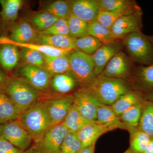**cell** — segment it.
Returning a JSON list of instances; mask_svg holds the SVG:
<instances>
[{"mask_svg":"<svg viewBox=\"0 0 153 153\" xmlns=\"http://www.w3.org/2000/svg\"><path fill=\"white\" fill-rule=\"evenodd\" d=\"M87 88L94 94L102 104L111 105L121 96L133 90L125 79L112 78L98 74Z\"/></svg>","mask_w":153,"mask_h":153,"instance_id":"cell-1","label":"cell"},{"mask_svg":"<svg viewBox=\"0 0 153 153\" xmlns=\"http://www.w3.org/2000/svg\"><path fill=\"white\" fill-rule=\"evenodd\" d=\"M2 91L10 97L21 114L40 101L39 91L20 77H9Z\"/></svg>","mask_w":153,"mask_h":153,"instance_id":"cell-2","label":"cell"},{"mask_svg":"<svg viewBox=\"0 0 153 153\" xmlns=\"http://www.w3.org/2000/svg\"><path fill=\"white\" fill-rule=\"evenodd\" d=\"M19 120L27 130L34 142L52 126L47 110L41 101L22 112Z\"/></svg>","mask_w":153,"mask_h":153,"instance_id":"cell-3","label":"cell"},{"mask_svg":"<svg viewBox=\"0 0 153 153\" xmlns=\"http://www.w3.org/2000/svg\"><path fill=\"white\" fill-rule=\"evenodd\" d=\"M123 45L134 61L143 66L153 63V47L147 36L141 31L134 32L124 38Z\"/></svg>","mask_w":153,"mask_h":153,"instance_id":"cell-4","label":"cell"},{"mask_svg":"<svg viewBox=\"0 0 153 153\" xmlns=\"http://www.w3.org/2000/svg\"><path fill=\"white\" fill-rule=\"evenodd\" d=\"M68 57L70 73L81 87H87L96 76L92 56L75 49Z\"/></svg>","mask_w":153,"mask_h":153,"instance_id":"cell-5","label":"cell"},{"mask_svg":"<svg viewBox=\"0 0 153 153\" xmlns=\"http://www.w3.org/2000/svg\"><path fill=\"white\" fill-rule=\"evenodd\" d=\"M0 137L24 151L29 148L33 140L30 133L19 119L1 124Z\"/></svg>","mask_w":153,"mask_h":153,"instance_id":"cell-6","label":"cell"},{"mask_svg":"<svg viewBox=\"0 0 153 153\" xmlns=\"http://www.w3.org/2000/svg\"><path fill=\"white\" fill-rule=\"evenodd\" d=\"M68 132L63 123L51 126L34 142V146L41 153H60V147Z\"/></svg>","mask_w":153,"mask_h":153,"instance_id":"cell-7","label":"cell"},{"mask_svg":"<svg viewBox=\"0 0 153 153\" xmlns=\"http://www.w3.org/2000/svg\"><path fill=\"white\" fill-rule=\"evenodd\" d=\"M73 105L86 119L95 122L97 109L101 104L86 87H81L73 94Z\"/></svg>","mask_w":153,"mask_h":153,"instance_id":"cell-8","label":"cell"},{"mask_svg":"<svg viewBox=\"0 0 153 153\" xmlns=\"http://www.w3.org/2000/svg\"><path fill=\"white\" fill-rule=\"evenodd\" d=\"M51 126L62 123L73 105V94L61 95L42 101Z\"/></svg>","mask_w":153,"mask_h":153,"instance_id":"cell-9","label":"cell"},{"mask_svg":"<svg viewBox=\"0 0 153 153\" xmlns=\"http://www.w3.org/2000/svg\"><path fill=\"white\" fill-rule=\"evenodd\" d=\"M19 74V77L27 82L39 91L49 88L52 77V74L45 68L29 64L20 69Z\"/></svg>","mask_w":153,"mask_h":153,"instance_id":"cell-10","label":"cell"},{"mask_svg":"<svg viewBox=\"0 0 153 153\" xmlns=\"http://www.w3.org/2000/svg\"><path fill=\"white\" fill-rule=\"evenodd\" d=\"M132 71L131 60L124 52L120 51L111 58L100 74L126 80L129 78Z\"/></svg>","mask_w":153,"mask_h":153,"instance_id":"cell-11","label":"cell"},{"mask_svg":"<svg viewBox=\"0 0 153 153\" xmlns=\"http://www.w3.org/2000/svg\"><path fill=\"white\" fill-rule=\"evenodd\" d=\"M142 12L125 15L115 22L111 28L114 38L117 40L124 38L134 32L141 31L142 27Z\"/></svg>","mask_w":153,"mask_h":153,"instance_id":"cell-12","label":"cell"},{"mask_svg":"<svg viewBox=\"0 0 153 153\" xmlns=\"http://www.w3.org/2000/svg\"><path fill=\"white\" fill-rule=\"evenodd\" d=\"M131 83L133 88L144 95L153 91V63L147 66H138L131 71Z\"/></svg>","mask_w":153,"mask_h":153,"instance_id":"cell-13","label":"cell"},{"mask_svg":"<svg viewBox=\"0 0 153 153\" xmlns=\"http://www.w3.org/2000/svg\"><path fill=\"white\" fill-rule=\"evenodd\" d=\"M71 14L89 24L95 22L100 12L97 0L70 1Z\"/></svg>","mask_w":153,"mask_h":153,"instance_id":"cell-14","label":"cell"},{"mask_svg":"<svg viewBox=\"0 0 153 153\" xmlns=\"http://www.w3.org/2000/svg\"><path fill=\"white\" fill-rule=\"evenodd\" d=\"M114 129L112 127L94 122L83 127L76 134L82 149L95 145L97 140L102 135Z\"/></svg>","mask_w":153,"mask_h":153,"instance_id":"cell-15","label":"cell"},{"mask_svg":"<svg viewBox=\"0 0 153 153\" xmlns=\"http://www.w3.org/2000/svg\"><path fill=\"white\" fill-rule=\"evenodd\" d=\"M121 46L116 42L113 44L102 45L91 55L96 75L101 74L107 64L114 56L120 52Z\"/></svg>","mask_w":153,"mask_h":153,"instance_id":"cell-16","label":"cell"},{"mask_svg":"<svg viewBox=\"0 0 153 153\" xmlns=\"http://www.w3.org/2000/svg\"><path fill=\"white\" fill-rule=\"evenodd\" d=\"M76 38L71 36L62 35H46L38 33V36L33 42L47 45L56 49L63 50H75Z\"/></svg>","mask_w":153,"mask_h":153,"instance_id":"cell-17","label":"cell"},{"mask_svg":"<svg viewBox=\"0 0 153 153\" xmlns=\"http://www.w3.org/2000/svg\"><path fill=\"white\" fill-rule=\"evenodd\" d=\"M38 32L30 23L23 21L16 25L11 32V41L21 44L33 43L38 36Z\"/></svg>","mask_w":153,"mask_h":153,"instance_id":"cell-18","label":"cell"},{"mask_svg":"<svg viewBox=\"0 0 153 153\" xmlns=\"http://www.w3.org/2000/svg\"><path fill=\"white\" fill-rule=\"evenodd\" d=\"M96 123L128 131V128L121 121L119 116L114 111L111 105L101 104L97 112Z\"/></svg>","mask_w":153,"mask_h":153,"instance_id":"cell-19","label":"cell"},{"mask_svg":"<svg viewBox=\"0 0 153 153\" xmlns=\"http://www.w3.org/2000/svg\"><path fill=\"white\" fill-rule=\"evenodd\" d=\"M1 45L0 64L6 71H12L17 66L21 59L18 47L7 43Z\"/></svg>","mask_w":153,"mask_h":153,"instance_id":"cell-20","label":"cell"},{"mask_svg":"<svg viewBox=\"0 0 153 153\" xmlns=\"http://www.w3.org/2000/svg\"><path fill=\"white\" fill-rule=\"evenodd\" d=\"M77 83L71 73L56 74L52 76L49 87L55 93L66 95L74 90Z\"/></svg>","mask_w":153,"mask_h":153,"instance_id":"cell-21","label":"cell"},{"mask_svg":"<svg viewBox=\"0 0 153 153\" xmlns=\"http://www.w3.org/2000/svg\"><path fill=\"white\" fill-rule=\"evenodd\" d=\"M144 96L141 92L133 89L121 96L111 105V107L119 116L134 105L143 102L145 100Z\"/></svg>","mask_w":153,"mask_h":153,"instance_id":"cell-22","label":"cell"},{"mask_svg":"<svg viewBox=\"0 0 153 153\" xmlns=\"http://www.w3.org/2000/svg\"><path fill=\"white\" fill-rule=\"evenodd\" d=\"M6 43L13 44L17 46V47H20L22 48H26V49L36 50L41 52L45 56H67L73 50H63V49H56L50 46L41 45V44H36V43L21 44V43H16L11 41L9 38H2L0 39V44H6Z\"/></svg>","mask_w":153,"mask_h":153,"instance_id":"cell-23","label":"cell"},{"mask_svg":"<svg viewBox=\"0 0 153 153\" xmlns=\"http://www.w3.org/2000/svg\"><path fill=\"white\" fill-rule=\"evenodd\" d=\"M140 11H142L141 9L138 5L131 7L117 10L109 12L100 11L97 21L111 30L115 22L120 17Z\"/></svg>","mask_w":153,"mask_h":153,"instance_id":"cell-24","label":"cell"},{"mask_svg":"<svg viewBox=\"0 0 153 153\" xmlns=\"http://www.w3.org/2000/svg\"><path fill=\"white\" fill-rule=\"evenodd\" d=\"M44 68L49 71L52 76L56 74L70 73L68 55L61 56L44 55Z\"/></svg>","mask_w":153,"mask_h":153,"instance_id":"cell-25","label":"cell"},{"mask_svg":"<svg viewBox=\"0 0 153 153\" xmlns=\"http://www.w3.org/2000/svg\"><path fill=\"white\" fill-rule=\"evenodd\" d=\"M20 114L10 97L0 91V123L19 119Z\"/></svg>","mask_w":153,"mask_h":153,"instance_id":"cell-26","label":"cell"},{"mask_svg":"<svg viewBox=\"0 0 153 153\" xmlns=\"http://www.w3.org/2000/svg\"><path fill=\"white\" fill-rule=\"evenodd\" d=\"M94 122L86 119L72 105L62 123L69 132L77 133L83 127Z\"/></svg>","mask_w":153,"mask_h":153,"instance_id":"cell-27","label":"cell"},{"mask_svg":"<svg viewBox=\"0 0 153 153\" xmlns=\"http://www.w3.org/2000/svg\"><path fill=\"white\" fill-rule=\"evenodd\" d=\"M138 129L153 138V102L144 100Z\"/></svg>","mask_w":153,"mask_h":153,"instance_id":"cell-28","label":"cell"},{"mask_svg":"<svg viewBox=\"0 0 153 153\" xmlns=\"http://www.w3.org/2000/svg\"><path fill=\"white\" fill-rule=\"evenodd\" d=\"M88 35L98 39L103 45L116 43L117 39L114 38L111 30L105 27L97 21L88 24Z\"/></svg>","mask_w":153,"mask_h":153,"instance_id":"cell-29","label":"cell"},{"mask_svg":"<svg viewBox=\"0 0 153 153\" xmlns=\"http://www.w3.org/2000/svg\"><path fill=\"white\" fill-rule=\"evenodd\" d=\"M23 3L22 0H0L1 7L0 16L2 21L5 22L15 21L18 16Z\"/></svg>","mask_w":153,"mask_h":153,"instance_id":"cell-30","label":"cell"},{"mask_svg":"<svg viewBox=\"0 0 153 153\" xmlns=\"http://www.w3.org/2000/svg\"><path fill=\"white\" fill-rule=\"evenodd\" d=\"M130 146L129 149L132 153H143L152 138L138 128L131 130Z\"/></svg>","mask_w":153,"mask_h":153,"instance_id":"cell-31","label":"cell"},{"mask_svg":"<svg viewBox=\"0 0 153 153\" xmlns=\"http://www.w3.org/2000/svg\"><path fill=\"white\" fill-rule=\"evenodd\" d=\"M43 11L51 14L57 19L67 20L71 14L70 1H54L45 6Z\"/></svg>","mask_w":153,"mask_h":153,"instance_id":"cell-32","label":"cell"},{"mask_svg":"<svg viewBox=\"0 0 153 153\" xmlns=\"http://www.w3.org/2000/svg\"><path fill=\"white\" fill-rule=\"evenodd\" d=\"M143 103L134 105L119 115L121 121L128 128V131L133 129L138 128L141 115Z\"/></svg>","mask_w":153,"mask_h":153,"instance_id":"cell-33","label":"cell"},{"mask_svg":"<svg viewBox=\"0 0 153 153\" xmlns=\"http://www.w3.org/2000/svg\"><path fill=\"white\" fill-rule=\"evenodd\" d=\"M103 45L98 39L91 36L76 38L75 49L87 55H92Z\"/></svg>","mask_w":153,"mask_h":153,"instance_id":"cell-34","label":"cell"},{"mask_svg":"<svg viewBox=\"0 0 153 153\" xmlns=\"http://www.w3.org/2000/svg\"><path fill=\"white\" fill-rule=\"evenodd\" d=\"M70 36L79 38L88 36V23L71 14L67 20Z\"/></svg>","mask_w":153,"mask_h":153,"instance_id":"cell-35","label":"cell"},{"mask_svg":"<svg viewBox=\"0 0 153 153\" xmlns=\"http://www.w3.org/2000/svg\"><path fill=\"white\" fill-rule=\"evenodd\" d=\"M58 19L51 14L43 11L32 17L31 24L37 32L40 33L49 29Z\"/></svg>","mask_w":153,"mask_h":153,"instance_id":"cell-36","label":"cell"},{"mask_svg":"<svg viewBox=\"0 0 153 153\" xmlns=\"http://www.w3.org/2000/svg\"><path fill=\"white\" fill-rule=\"evenodd\" d=\"M100 11H114L137 5L135 1L130 0H97Z\"/></svg>","mask_w":153,"mask_h":153,"instance_id":"cell-37","label":"cell"},{"mask_svg":"<svg viewBox=\"0 0 153 153\" xmlns=\"http://www.w3.org/2000/svg\"><path fill=\"white\" fill-rule=\"evenodd\" d=\"M19 53L21 59L27 64L44 68V55L41 52L32 49L22 48Z\"/></svg>","mask_w":153,"mask_h":153,"instance_id":"cell-38","label":"cell"},{"mask_svg":"<svg viewBox=\"0 0 153 153\" xmlns=\"http://www.w3.org/2000/svg\"><path fill=\"white\" fill-rule=\"evenodd\" d=\"M82 149V145L76 133L68 132L63 140L60 153H78Z\"/></svg>","mask_w":153,"mask_h":153,"instance_id":"cell-39","label":"cell"},{"mask_svg":"<svg viewBox=\"0 0 153 153\" xmlns=\"http://www.w3.org/2000/svg\"><path fill=\"white\" fill-rule=\"evenodd\" d=\"M39 33L46 35L71 36L67 20L63 19H58L49 29Z\"/></svg>","mask_w":153,"mask_h":153,"instance_id":"cell-40","label":"cell"},{"mask_svg":"<svg viewBox=\"0 0 153 153\" xmlns=\"http://www.w3.org/2000/svg\"><path fill=\"white\" fill-rule=\"evenodd\" d=\"M24 152L0 137V153H23Z\"/></svg>","mask_w":153,"mask_h":153,"instance_id":"cell-41","label":"cell"},{"mask_svg":"<svg viewBox=\"0 0 153 153\" xmlns=\"http://www.w3.org/2000/svg\"><path fill=\"white\" fill-rule=\"evenodd\" d=\"M9 77L3 69L0 67V91H2L7 84Z\"/></svg>","mask_w":153,"mask_h":153,"instance_id":"cell-42","label":"cell"},{"mask_svg":"<svg viewBox=\"0 0 153 153\" xmlns=\"http://www.w3.org/2000/svg\"><path fill=\"white\" fill-rule=\"evenodd\" d=\"M95 145L82 148L78 153H94Z\"/></svg>","mask_w":153,"mask_h":153,"instance_id":"cell-43","label":"cell"},{"mask_svg":"<svg viewBox=\"0 0 153 153\" xmlns=\"http://www.w3.org/2000/svg\"><path fill=\"white\" fill-rule=\"evenodd\" d=\"M143 153H153V138H152Z\"/></svg>","mask_w":153,"mask_h":153,"instance_id":"cell-44","label":"cell"},{"mask_svg":"<svg viewBox=\"0 0 153 153\" xmlns=\"http://www.w3.org/2000/svg\"><path fill=\"white\" fill-rule=\"evenodd\" d=\"M23 153H41L37 149L35 146H33L27 149L24 151Z\"/></svg>","mask_w":153,"mask_h":153,"instance_id":"cell-45","label":"cell"},{"mask_svg":"<svg viewBox=\"0 0 153 153\" xmlns=\"http://www.w3.org/2000/svg\"><path fill=\"white\" fill-rule=\"evenodd\" d=\"M145 100L153 102V91L144 96Z\"/></svg>","mask_w":153,"mask_h":153,"instance_id":"cell-46","label":"cell"},{"mask_svg":"<svg viewBox=\"0 0 153 153\" xmlns=\"http://www.w3.org/2000/svg\"><path fill=\"white\" fill-rule=\"evenodd\" d=\"M149 40L150 41L151 44H152L153 46V36H147Z\"/></svg>","mask_w":153,"mask_h":153,"instance_id":"cell-47","label":"cell"},{"mask_svg":"<svg viewBox=\"0 0 153 153\" xmlns=\"http://www.w3.org/2000/svg\"><path fill=\"white\" fill-rule=\"evenodd\" d=\"M123 153H132L129 150V149H128L127 150H126V151L125 152H124Z\"/></svg>","mask_w":153,"mask_h":153,"instance_id":"cell-48","label":"cell"},{"mask_svg":"<svg viewBox=\"0 0 153 153\" xmlns=\"http://www.w3.org/2000/svg\"><path fill=\"white\" fill-rule=\"evenodd\" d=\"M1 16H0V23H1Z\"/></svg>","mask_w":153,"mask_h":153,"instance_id":"cell-49","label":"cell"},{"mask_svg":"<svg viewBox=\"0 0 153 153\" xmlns=\"http://www.w3.org/2000/svg\"><path fill=\"white\" fill-rule=\"evenodd\" d=\"M0 124H1V123H0Z\"/></svg>","mask_w":153,"mask_h":153,"instance_id":"cell-50","label":"cell"}]
</instances>
